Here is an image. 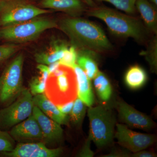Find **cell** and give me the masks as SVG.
<instances>
[{
	"label": "cell",
	"instance_id": "cell-8",
	"mask_svg": "<svg viewBox=\"0 0 157 157\" xmlns=\"http://www.w3.org/2000/svg\"><path fill=\"white\" fill-rule=\"evenodd\" d=\"M15 100L0 110V129L12 128L32 115L35 105L29 90L23 88Z\"/></svg>",
	"mask_w": 157,
	"mask_h": 157
},
{
	"label": "cell",
	"instance_id": "cell-25",
	"mask_svg": "<svg viewBox=\"0 0 157 157\" xmlns=\"http://www.w3.org/2000/svg\"><path fill=\"white\" fill-rule=\"evenodd\" d=\"M98 2H105L111 4L116 9L124 11L127 14L133 15L136 13V0H95Z\"/></svg>",
	"mask_w": 157,
	"mask_h": 157
},
{
	"label": "cell",
	"instance_id": "cell-3",
	"mask_svg": "<svg viewBox=\"0 0 157 157\" xmlns=\"http://www.w3.org/2000/svg\"><path fill=\"white\" fill-rule=\"evenodd\" d=\"M57 28L56 21L41 15L1 28L0 40L23 44L36 40L45 31Z\"/></svg>",
	"mask_w": 157,
	"mask_h": 157
},
{
	"label": "cell",
	"instance_id": "cell-13",
	"mask_svg": "<svg viewBox=\"0 0 157 157\" xmlns=\"http://www.w3.org/2000/svg\"><path fill=\"white\" fill-rule=\"evenodd\" d=\"M32 114L40 126L44 141L50 143L61 139L63 131L60 124L48 117L36 105H34Z\"/></svg>",
	"mask_w": 157,
	"mask_h": 157
},
{
	"label": "cell",
	"instance_id": "cell-9",
	"mask_svg": "<svg viewBox=\"0 0 157 157\" xmlns=\"http://www.w3.org/2000/svg\"><path fill=\"white\" fill-rule=\"evenodd\" d=\"M115 137L118 143L129 151L136 152L152 145L155 141V136L143 134L130 130L126 125L117 124Z\"/></svg>",
	"mask_w": 157,
	"mask_h": 157
},
{
	"label": "cell",
	"instance_id": "cell-19",
	"mask_svg": "<svg viewBox=\"0 0 157 157\" xmlns=\"http://www.w3.org/2000/svg\"><path fill=\"white\" fill-rule=\"evenodd\" d=\"M76 64L84 71L88 78L93 79L99 72L97 59V53L87 50L77 49Z\"/></svg>",
	"mask_w": 157,
	"mask_h": 157
},
{
	"label": "cell",
	"instance_id": "cell-21",
	"mask_svg": "<svg viewBox=\"0 0 157 157\" xmlns=\"http://www.w3.org/2000/svg\"><path fill=\"white\" fill-rule=\"evenodd\" d=\"M37 68L40 76L33 77L29 82V90L33 96L45 92L46 82L50 74L47 65L39 64Z\"/></svg>",
	"mask_w": 157,
	"mask_h": 157
},
{
	"label": "cell",
	"instance_id": "cell-10",
	"mask_svg": "<svg viewBox=\"0 0 157 157\" xmlns=\"http://www.w3.org/2000/svg\"><path fill=\"white\" fill-rule=\"evenodd\" d=\"M63 152V148L50 149L44 142H20L12 151L2 152L3 155L9 157H57Z\"/></svg>",
	"mask_w": 157,
	"mask_h": 157
},
{
	"label": "cell",
	"instance_id": "cell-28",
	"mask_svg": "<svg viewBox=\"0 0 157 157\" xmlns=\"http://www.w3.org/2000/svg\"><path fill=\"white\" fill-rule=\"evenodd\" d=\"M15 140L9 133L0 129V152H8L15 147Z\"/></svg>",
	"mask_w": 157,
	"mask_h": 157
},
{
	"label": "cell",
	"instance_id": "cell-26",
	"mask_svg": "<svg viewBox=\"0 0 157 157\" xmlns=\"http://www.w3.org/2000/svg\"><path fill=\"white\" fill-rule=\"evenodd\" d=\"M77 56V49L70 45L65 52L63 56L59 61L60 65L73 68L76 64Z\"/></svg>",
	"mask_w": 157,
	"mask_h": 157
},
{
	"label": "cell",
	"instance_id": "cell-16",
	"mask_svg": "<svg viewBox=\"0 0 157 157\" xmlns=\"http://www.w3.org/2000/svg\"><path fill=\"white\" fill-rule=\"evenodd\" d=\"M34 105L37 106L44 114L59 124H67V115L59 110L57 107L44 94L33 96Z\"/></svg>",
	"mask_w": 157,
	"mask_h": 157
},
{
	"label": "cell",
	"instance_id": "cell-32",
	"mask_svg": "<svg viewBox=\"0 0 157 157\" xmlns=\"http://www.w3.org/2000/svg\"><path fill=\"white\" fill-rule=\"evenodd\" d=\"M131 156V155H129V153L124 152L123 151H115L112 152V153L108 155H106L105 157H129Z\"/></svg>",
	"mask_w": 157,
	"mask_h": 157
},
{
	"label": "cell",
	"instance_id": "cell-29",
	"mask_svg": "<svg viewBox=\"0 0 157 157\" xmlns=\"http://www.w3.org/2000/svg\"><path fill=\"white\" fill-rule=\"evenodd\" d=\"M91 140V139L89 136L88 138L86 141L84 146L82 147L80 151L78 152V154H77V156L82 157H92L94 156V152L90 148V142Z\"/></svg>",
	"mask_w": 157,
	"mask_h": 157
},
{
	"label": "cell",
	"instance_id": "cell-11",
	"mask_svg": "<svg viewBox=\"0 0 157 157\" xmlns=\"http://www.w3.org/2000/svg\"><path fill=\"white\" fill-rule=\"evenodd\" d=\"M116 107L120 120L127 126L144 130H149L155 126L154 122L151 118L137 111L126 102L119 101Z\"/></svg>",
	"mask_w": 157,
	"mask_h": 157
},
{
	"label": "cell",
	"instance_id": "cell-24",
	"mask_svg": "<svg viewBox=\"0 0 157 157\" xmlns=\"http://www.w3.org/2000/svg\"><path fill=\"white\" fill-rule=\"evenodd\" d=\"M86 106L78 98L74 101L73 108L70 113V121L73 124L76 126L81 124L85 115Z\"/></svg>",
	"mask_w": 157,
	"mask_h": 157
},
{
	"label": "cell",
	"instance_id": "cell-20",
	"mask_svg": "<svg viewBox=\"0 0 157 157\" xmlns=\"http://www.w3.org/2000/svg\"><path fill=\"white\" fill-rule=\"evenodd\" d=\"M147 80L146 71L138 65L130 67L125 74V83L132 90L138 89L142 87Z\"/></svg>",
	"mask_w": 157,
	"mask_h": 157
},
{
	"label": "cell",
	"instance_id": "cell-23",
	"mask_svg": "<svg viewBox=\"0 0 157 157\" xmlns=\"http://www.w3.org/2000/svg\"><path fill=\"white\" fill-rule=\"evenodd\" d=\"M140 54L145 57L152 72L156 73L157 69V37L155 35L147 42L146 50L142 51Z\"/></svg>",
	"mask_w": 157,
	"mask_h": 157
},
{
	"label": "cell",
	"instance_id": "cell-30",
	"mask_svg": "<svg viewBox=\"0 0 157 157\" xmlns=\"http://www.w3.org/2000/svg\"><path fill=\"white\" fill-rule=\"evenodd\" d=\"M74 101H70L64 104L56 106L62 113H63L65 115H68V114H70V113L72 110L73 104H74Z\"/></svg>",
	"mask_w": 157,
	"mask_h": 157
},
{
	"label": "cell",
	"instance_id": "cell-12",
	"mask_svg": "<svg viewBox=\"0 0 157 157\" xmlns=\"http://www.w3.org/2000/svg\"><path fill=\"white\" fill-rule=\"evenodd\" d=\"M9 134L14 140L21 143L43 140L42 130L33 114L12 127Z\"/></svg>",
	"mask_w": 157,
	"mask_h": 157
},
{
	"label": "cell",
	"instance_id": "cell-2",
	"mask_svg": "<svg viewBox=\"0 0 157 157\" xmlns=\"http://www.w3.org/2000/svg\"><path fill=\"white\" fill-rule=\"evenodd\" d=\"M86 14L104 21L110 33L116 36L132 38L141 44L147 42L149 32L143 23L133 15L104 7L91 8Z\"/></svg>",
	"mask_w": 157,
	"mask_h": 157
},
{
	"label": "cell",
	"instance_id": "cell-31",
	"mask_svg": "<svg viewBox=\"0 0 157 157\" xmlns=\"http://www.w3.org/2000/svg\"><path fill=\"white\" fill-rule=\"evenodd\" d=\"M131 157H156V154L152 151H146L141 150L135 152L133 154H131Z\"/></svg>",
	"mask_w": 157,
	"mask_h": 157
},
{
	"label": "cell",
	"instance_id": "cell-17",
	"mask_svg": "<svg viewBox=\"0 0 157 157\" xmlns=\"http://www.w3.org/2000/svg\"><path fill=\"white\" fill-rule=\"evenodd\" d=\"M73 69L76 75L77 82V96L86 106L91 107L94 101L90 79L84 71L76 64Z\"/></svg>",
	"mask_w": 157,
	"mask_h": 157
},
{
	"label": "cell",
	"instance_id": "cell-14",
	"mask_svg": "<svg viewBox=\"0 0 157 157\" xmlns=\"http://www.w3.org/2000/svg\"><path fill=\"white\" fill-rule=\"evenodd\" d=\"M85 4L81 0H41L39 7L65 12L72 17H79L86 11Z\"/></svg>",
	"mask_w": 157,
	"mask_h": 157
},
{
	"label": "cell",
	"instance_id": "cell-7",
	"mask_svg": "<svg viewBox=\"0 0 157 157\" xmlns=\"http://www.w3.org/2000/svg\"><path fill=\"white\" fill-rule=\"evenodd\" d=\"M24 56L21 52L7 65L0 76V104L14 101L23 89Z\"/></svg>",
	"mask_w": 157,
	"mask_h": 157
},
{
	"label": "cell",
	"instance_id": "cell-33",
	"mask_svg": "<svg viewBox=\"0 0 157 157\" xmlns=\"http://www.w3.org/2000/svg\"><path fill=\"white\" fill-rule=\"evenodd\" d=\"M85 4L90 6V8H94L96 7L95 3L94 2V0H81Z\"/></svg>",
	"mask_w": 157,
	"mask_h": 157
},
{
	"label": "cell",
	"instance_id": "cell-5",
	"mask_svg": "<svg viewBox=\"0 0 157 157\" xmlns=\"http://www.w3.org/2000/svg\"><path fill=\"white\" fill-rule=\"evenodd\" d=\"M88 116L90 121L89 136L99 148L109 145L114 135L115 118L107 107L98 105L89 107Z\"/></svg>",
	"mask_w": 157,
	"mask_h": 157
},
{
	"label": "cell",
	"instance_id": "cell-34",
	"mask_svg": "<svg viewBox=\"0 0 157 157\" xmlns=\"http://www.w3.org/2000/svg\"><path fill=\"white\" fill-rule=\"evenodd\" d=\"M151 2L152 3L154 4V5L157 6V0H150Z\"/></svg>",
	"mask_w": 157,
	"mask_h": 157
},
{
	"label": "cell",
	"instance_id": "cell-27",
	"mask_svg": "<svg viewBox=\"0 0 157 157\" xmlns=\"http://www.w3.org/2000/svg\"><path fill=\"white\" fill-rule=\"evenodd\" d=\"M20 48L18 44L14 43L0 45V64L17 53Z\"/></svg>",
	"mask_w": 157,
	"mask_h": 157
},
{
	"label": "cell",
	"instance_id": "cell-4",
	"mask_svg": "<svg viewBox=\"0 0 157 157\" xmlns=\"http://www.w3.org/2000/svg\"><path fill=\"white\" fill-rule=\"evenodd\" d=\"M45 92L56 106L75 101L77 98V82L73 68L60 65L49 74Z\"/></svg>",
	"mask_w": 157,
	"mask_h": 157
},
{
	"label": "cell",
	"instance_id": "cell-1",
	"mask_svg": "<svg viewBox=\"0 0 157 157\" xmlns=\"http://www.w3.org/2000/svg\"><path fill=\"white\" fill-rule=\"evenodd\" d=\"M57 24V29L67 36L70 45L77 49L99 53L109 52L113 49L104 31L92 21L69 16L60 20Z\"/></svg>",
	"mask_w": 157,
	"mask_h": 157
},
{
	"label": "cell",
	"instance_id": "cell-6",
	"mask_svg": "<svg viewBox=\"0 0 157 157\" xmlns=\"http://www.w3.org/2000/svg\"><path fill=\"white\" fill-rule=\"evenodd\" d=\"M49 12L29 0H0V28Z\"/></svg>",
	"mask_w": 157,
	"mask_h": 157
},
{
	"label": "cell",
	"instance_id": "cell-22",
	"mask_svg": "<svg viewBox=\"0 0 157 157\" xmlns=\"http://www.w3.org/2000/svg\"><path fill=\"white\" fill-rule=\"evenodd\" d=\"M93 79L94 86L99 98L102 101H108L112 94V87L108 78L104 73L99 71Z\"/></svg>",
	"mask_w": 157,
	"mask_h": 157
},
{
	"label": "cell",
	"instance_id": "cell-18",
	"mask_svg": "<svg viewBox=\"0 0 157 157\" xmlns=\"http://www.w3.org/2000/svg\"><path fill=\"white\" fill-rule=\"evenodd\" d=\"M135 8L149 33L157 34V6L148 0H136Z\"/></svg>",
	"mask_w": 157,
	"mask_h": 157
},
{
	"label": "cell",
	"instance_id": "cell-15",
	"mask_svg": "<svg viewBox=\"0 0 157 157\" xmlns=\"http://www.w3.org/2000/svg\"><path fill=\"white\" fill-rule=\"evenodd\" d=\"M70 45L64 40L54 39L46 49L35 54V60L38 63L45 65L59 61Z\"/></svg>",
	"mask_w": 157,
	"mask_h": 157
}]
</instances>
